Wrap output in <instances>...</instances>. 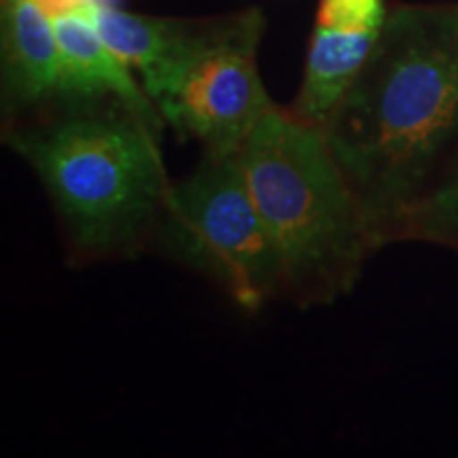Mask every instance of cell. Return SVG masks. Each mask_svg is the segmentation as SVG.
<instances>
[{
  "label": "cell",
  "mask_w": 458,
  "mask_h": 458,
  "mask_svg": "<svg viewBox=\"0 0 458 458\" xmlns=\"http://www.w3.org/2000/svg\"><path fill=\"white\" fill-rule=\"evenodd\" d=\"M153 238L165 255L215 280L242 310L284 295L278 249L246 181L240 148L204 153L165 193Z\"/></svg>",
  "instance_id": "277c9868"
},
{
  "label": "cell",
  "mask_w": 458,
  "mask_h": 458,
  "mask_svg": "<svg viewBox=\"0 0 458 458\" xmlns=\"http://www.w3.org/2000/svg\"><path fill=\"white\" fill-rule=\"evenodd\" d=\"M397 240H420L458 250V148L405 213Z\"/></svg>",
  "instance_id": "9c48e42d"
},
{
  "label": "cell",
  "mask_w": 458,
  "mask_h": 458,
  "mask_svg": "<svg viewBox=\"0 0 458 458\" xmlns=\"http://www.w3.org/2000/svg\"><path fill=\"white\" fill-rule=\"evenodd\" d=\"M89 20L102 41L125 66L140 72L142 83L162 71L179 47L189 21L165 17L136 15L96 0L89 7Z\"/></svg>",
  "instance_id": "ba28073f"
},
{
  "label": "cell",
  "mask_w": 458,
  "mask_h": 458,
  "mask_svg": "<svg viewBox=\"0 0 458 458\" xmlns=\"http://www.w3.org/2000/svg\"><path fill=\"white\" fill-rule=\"evenodd\" d=\"M240 157L283 261L284 295L317 306L351 293L377 246L325 131L274 106Z\"/></svg>",
  "instance_id": "3957f363"
},
{
  "label": "cell",
  "mask_w": 458,
  "mask_h": 458,
  "mask_svg": "<svg viewBox=\"0 0 458 458\" xmlns=\"http://www.w3.org/2000/svg\"><path fill=\"white\" fill-rule=\"evenodd\" d=\"M51 102L4 125V142L37 172L79 259L130 255L153 238L172 185L162 130L113 94Z\"/></svg>",
  "instance_id": "7a4b0ae2"
},
{
  "label": "cell",
  "mask_w": 458,
  "mask_h": 458,
  "mask_svg": "<svg viewBox=\"0 0 458 458\" xmlns=\"http://www.w3.org/2000/svg\"><path fill=\"white\" fill-rule=\"evenodd\" d=\"M376 28L318 24L308 49L300 94L289 108L301 122L323 130L380 37Z\"/></svg>",
  "instance_id": "52a82bcc"
},
{
  "label": "cell",
  "mask_w": 458,
  "mask_h": 458,
  "mask_svg": "<svg viewBox=\"0 0 458 458\" xmlns=\"http://www.w3.org/2000/svg\"><path fill=\"white\" fill-rule=\"evenodd\" d=\"M263 28L259 9L189 21L162 71L142 83L164 122L182 140H198L204 153L215 156L238 151L276 106L257 71Z\"/></svg>",
  "instance_id": "5b68a950"
},
{
  "label": "cell",
  "mask_w": 458,
  "mask_h": 458,
  "mask_svg": "<svg viewBox=\"0 0 458 458\" xmlns=\"http://www.w3.org/2000/svg\"><path fill=\"white\" fill-rule=\"evenodd\" d=\"M376 246L458 148V4L397 7L323 128Z\"/></svg>",
  "instance_id": "6da1fadb"
},
{
  "label": "cell",
  "mask_w": 458,
  "mask_h": 458,
  "mask_svg": "<svg viewBox=\"0 0 458 458\" xmlns=\"http://www.w3.org/2000/svg\"><path fill=\"white\" fill-rule=\"evenodd\" d=\"M60 88L62 55L49 15L38 0H3V106L9 123L47 105Z\"/></svg>",
  "instance_id": "8992f818"
}]
</instances>
